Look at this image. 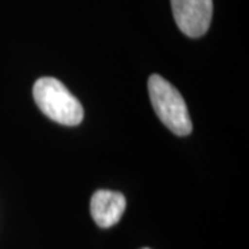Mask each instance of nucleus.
<instances>
[{"instance_id":"obj_2","label":"nucleus","mask_w":249,"mask_h":249,"mask_svg":"<svg viewBox=\"0 0 249 249\" xmlns=\"http://www.w3.org/2000/svg\"><path fill=\"white\" fill-rule=\"evenodd\" d=\"M148 93L154 111L170 132L187 136L193 130L186 101L172 83L160 75H151L148 79Z\"/></svg>"},{"instance_id":"obj_1","label":"nucleus","mask_w":249,"mask_h":249,"mask_svg":"<svg viewBox=\"0 0 249 249\" xmlns=\"http://www.w3.org/2000/svg\"><path fill=\"white\" fill-rule=\"evenodd\" d=\"M34 98L40 111L65 126H76L83 119L79 100L55 78H40L34 85Z\"/></svg>"},{"instance_id":"obj_5","label":"nucleus","mask_w":249,"mask_h":249,"mask_svg":"<svg viewBox=\"0 0 249 249\" xmlns=\"http://www.w3.org/2000/svg\"><path fill=\"white\" fill-rule=\"evenodd\" d=\"M142 249H150V248H142Z\"/></svg>"},{"instance_id":"obj_3","label":"nucleus","mask_w":249,"mask_h":249,"mask_svg":"<svg viewBox=\"0 0 249 249\" xmlns=\"http://www.w3.org/2000/svg\"><path fill=\"white\" fill-rule=\"evenodd\" d=\"M178 29L190 37L206 34L212 21V0H170Z\"/></svg>"},{"instance_id":"obj_4","label":"nucleus","mask_w":249,"mask_h":249,"mask_svg":"<svg viewBox=\"0 0 249 249\" xmlns=\"http://www.w3.org/2000/svg\"><path fill=\"white\" fill-rule=\"evenodd\" d=\"M126 208V199L121 193L111 190H98L96 191L90 201V212L97 223V226L103 229L112 227L121 220Z\"/></svg>"}]
</instances>
